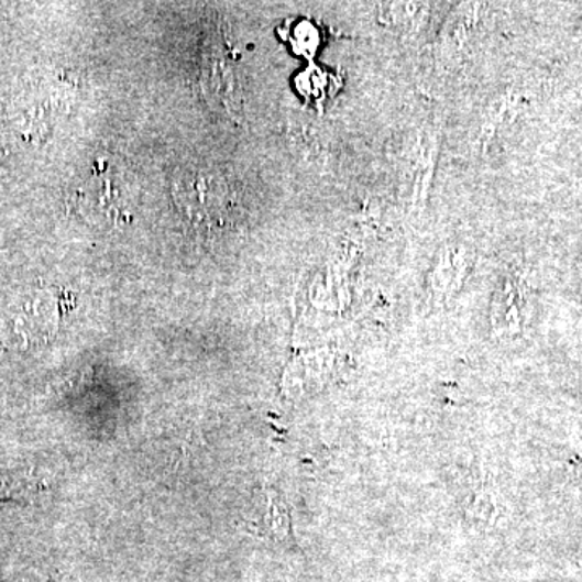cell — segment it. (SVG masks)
<instances>
[{
  "mask_svg": "<svg viewBox=\"0 0 582 582\" xmlns=\"http://www.w3.org/2000/svg\"><path fill=\"white\" fill-rule=\"evenodd\" d=\"M178 201L184 202L189 219L195 223H205L206 220L211 222L212 219H219L220 209L223 206V186L220 185V178L211 175L196 174L189 184L177 188Z\"/></svg>",
  "mask_w": 582,
  "mask_h": 582,
  "instance_id": "6da1fadb",
  "label": "cell"
},
{
  "mask_svg": "<svg viewBox=\"0 0 582 582\" xmlns=\"http://www.w3.org/2000/svg\"><path fill=\"white\" fill-rule=\"evenodd\" d=\"M471 264V251L461 244H450L437 253L430 271V287L440 295H449L460 287Z\"/></svg>",
  "mask_w": 582,
  "mask_h": 582,
  "instance_id": "7a4b0ae2",
  "label": "cell"
}]
</instances>
